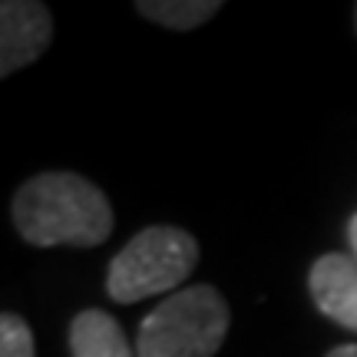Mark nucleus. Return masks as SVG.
<instances>
[{
    "label": "nucleus",
    "instance_id": "nucleus-4",
    "mask_svg": "<svg viewBox=\"0 0 357 357\" xmlns=\"http://www.w3.org/2000/svg\"><path fill=\"white\" fill-rule=\"evenodd\" d=\"M53 40V17L37 0L0 3V77L37 63Z\"/></svg>",
    "mask_w": 357,
    "mask_h": 357
},
{
    "label": "nucleus",
    "instance_id": "nucleus-1",
    "mask_svg": "<svg viewBox=\"0 0 357 357\" xmlns=\"http://www.w3.org/2000/svg\"><path fill=\"white\" fill-rule=\"evenodd\" d=\"M10 218L17 235L37 248H96L113 235L109 199L77 172H40L26 178L13 195Z\"/></svg>",
    "mask_w": 357,
    "mask_h": 357
},
{
    "label": "nucleus",
    "instance_id": "nucleus-3",
    "mask_svg": "<svg viewBox=\"0 0 357 357\" xmlns=\"http://www.w3.org/2000/svg\"><path fill=\"white\" fill-rule=\"evenodd\" d=\"M199 265L195 235L178 225H149L132 235L109 261L106 291L116 305H136L142 298L166 294L182 284Z\"/></svg>",
    "mask_w": 357,
    "mask_h": 357
},
{
    "label": "nucleus",
    "instance_id": "nucleus-7",
    "mask_svg": "<svg viewBox=\"0 0 357 357\" xmlns=\"http://www.w3.org/2000/svg\"><path fill=\"white\" fill-rule=\"evenodd\" d=\"M218 10H222L218 0H139L136 3V13H142L149 24L178 30V33L208 24Z\"/></svg>",
    "mask_w": 357,
    "mask_h": 357
},
{
    "label": "nucleus",
    "instance_id": "nucleus-6",
    "mask_svg": "<svg viewBox=\"0 0 357 357\" xmlns=\"http://www.w3.org/2000/svg\"><path fill=\"white\" fill-rule=\"evenodd\" d=\"M70 354L73 357H136L129 347L126 331L119 328L113 314L100 307L79 311L70 321Z\"/></svg>",
    "mask_w": 357,
    "mask_h": 357
},
{
    "label": "nucleus",
    "instance_id": "nucleus-5",
    "mask_svg": "<svg viewBox=\"0 0 357 357\" xmlns=\"http://www.w3.org/2000/svg\"><path fill=\"white\" fill-rule=\"evenodd\" d=\"M311 298L324 318L337 321L347 331H357V258L354 255H321L307 271Z\"/></svg>",
    "mask_w": 357,
    "mask_h": 357
},
{
    "label": "nucleus",
    "instance_id": "nucleus-11",
    "mask_svg": "<svg viewBox=\"0 0 357 357\" xmlns=\"http://www.w3.org/2000/svg\"><path fill=\"white\" fill-rule=\"evenodd\" d=\"M354 26H357V7H354Z\"/></svg>",
    "mask_w": 357,
    "mask_h": 357
},
{
    "label": "nucleus",
    "instance_id": "nucleus-2",
    "mask_svg": "<svg viewBox=\"0 0 357 357\" xmlns=\"http://www.w3.org/2000/svg\"><path fill=\"white\" fill-rule=\"evenodd\" d=\"M229 305L212 284H189L139 324L136 357H215L229 334Z\"/></svg>",
    "mask_w": 357,
    "mask_h": 357
},
{
    "label": "nucleus",
    "instance_id": "nucleus-10",
    "mask_svg": "<svg viewBox=\"0 0 357 357\" xmlns=\"http://www.w3.org/2000/svg\"><path fill=\"white\" fill-rule=\"evenodd\" d=\"M328 357H357V344H337L334 351H328Z\"/></svg>",
    "mask_w": 357,
    "mask_h": 357
},
{
    "label": "nucleus",
    "instance_id": "nucleus-9",
    "mask_svg": "<svg viewBox=\"0 0 357 357\" xmlns=\"http://www.w3.org/2000/svg\"><path fill=\"white\" fill-rule=\"evenodd\" d=\"M347 242H351V252H354V258H357V212L351 215V222H347Z\"/></svg>",
    "mask_w": 357,
    "mask_h": 357
},
{
    "label": "nucleus",
    "instance_id": "nucleus-8",
    "mask_svg": "<svg viewBox=\"0 0 357 357\" xmlns=\"http://www.w3.org/2000/svg\"><path fill=\"white\" fill-rule=\"evenodd\" d=\"M0 357H37L30 324L13 311L0 314Z\"/></svg>",
    "mask_w": 357,
    "mask_h": 357
}]
</instances>
